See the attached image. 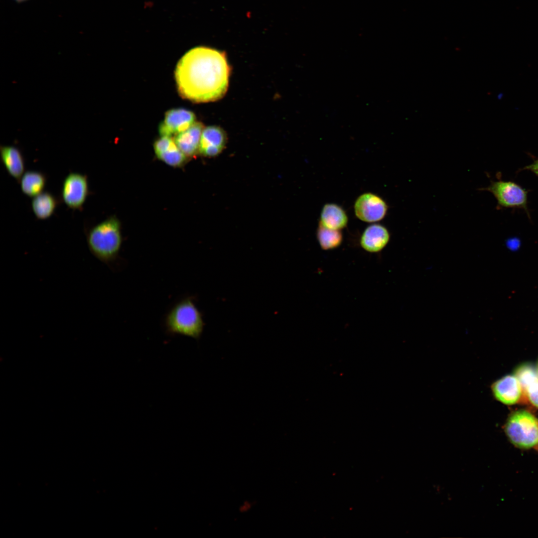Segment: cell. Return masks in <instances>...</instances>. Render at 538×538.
<instances>
[{
    "mask_svg": "<svg viewBox=\"0 0 538 538\" xmlns=\"http://www.w3.org/2000/svg\"><path fill=\"white\" fill-rule=\"evenodd\" d=\"M230 73L225 52L198 46L189 50L179 60L175 77L181 96L202 103L223 97L228 87Z\"/></svg>",
    "mask_w": 538,
    "mask_h": 538,
    "instance_id": "6da1fadb",
    "label": "cell"
},
{
    "mask_svg": "<svg viewBox=\"0 0 538 538\" xmlns=\"http://www.w3.org/2000/svg\"><path fill=\"white\" fill-rule=\"evenodd\" d=\"M86 238L91 254L112 268L119 258L123 241L119 220L111 217L98 224L87 231Z\"/></svg>",
    "mask_w": 538,
    "mask_h": 538,
    "instance_id": "7a4b0ae2",
    "label": "cell"
},
{
    "mask_svg": "<svg viewBox=\"0 0 538 538\" xmlns=\"http://www.w3.org/2000/svg\"><path fill=\"white\" fill-rule=\"evenodd\" d=\"M166 334L200 338L204 327L202 315L192 297H186L177 302L168 312L164 319Z\"/></svg>",
    "mask_w": 538,
    "mask_h": 538,
    "instance_id": "3957f363",
    "label": "cell"
},
{
    "mask_svg": "<svg viewBox=\"0 0 538 538\" xmlns=\"http://www.w3.org/2000/svg\"><path fill=\"white\" fill-rule=\"evenodd\" d=\"M504 430L510 441L519 448L538 447V419L527 410H518L511 413Z\"/></svg>",
    "mask_w": 538,
    "mask_h": 538,
    "instance_id": "277c9868",
    "label": "cell"
},
{
    "mask_svg": "<svg viewBox=\"0 0 538 538\" xmlns=\"http://www.w3.org/2000/svg\"><path fill=\"white\" fill-rule=\"evenodd\" d=\"M480 190L491 192L497 201L498 207L523 209L530 218L528 208V191L512 181H492L487 187Z\"/></svg>",
    "mask_w": 538,
    "mask_h": 538,
    "instance_id": "5b68a950",
    "label": "cell"
},
{
    "mask_svg": "<svg viewBox=\"0 0 538 538\" xmlns=\"http://www.w3.org/2000/svg\"><path fill=\"white\" fill-rule=\"evenodd\" d=\"M89 193L87 177L78 172H71L64 179L61 191L66 205L73 209H81Z\"/></svg>",
    "mask_w": 538,
    "mask_h": 538,
    "instance_id": "8992f818",
    "label": "cell"
},
{
    "mask_svg": "<svg viewBox=\"0 0 538 538\" xmlns=\"http://www.w3.org/2000/svg\"><path fill=\"white\" fill-rule=\"evenodd\" d=\"M388 206L380 196L372 193L360 195L354 204V212L360 220L373 223L382 220L386 215Z\"/></svg>",
    "mask_w": 538,
    "mask_h": 538,
    "instance_id": "52a82bcc",
    "label": "cell"
},
{
    "mask_svg": "<svg viewBox=\"0 0 538 538\" xmlns=\"http://www.w3.org/2000/svg\"><path fill=\"white\" fill-rule=\"evenodd\" d=\"M194 114L188 110L182 108L171 109L166 112L163 121L159 127V133L161 136H171L182 132L195 122Z\"/></svg>",
    "mask_w": 538,
    "mask_h": 538,
    "instance_id": "ba28073f",
    "label": "cell"
},
{
    "mask_svg": "<svg viewBox=\"0 0 538 538\" xmlns=\"http://www.w3.org/2000/svg\"><path fill=\"white\" fill-rule=\"evenodd\" d=\"M492 390L495 398L506 404L518 403L522 398L523 393L517 377L510 375L495 382L492 386Z\"/></svg>",
    "mask_w": 538,
    "mask_h": 538,
    "instance_id": "9c48e42d",
    "label": "cell"
},
{
    "mask_svg": "<svg viewBox=\"0 0 538 538\" xmlns=\"http://www.w3.org/2000/svg\"><path fill=\"white\" fill-rule=\"evenodd\" d=\"M224 131L217 126L204 128L201 136L199 153L212 157L218 155L223 150L227 142Z\"/></svg>",
    "mask_w": 538,
    "mask_h": 538,
    "instance_id": "30bf717a",
    "label": "cell"
},
{
    "mask_svg": "<svg viewBox=\"0 0 538 538\" xmlns=\"http://www.w3.org/2000/svg\"><path fill=\"white\" fill-rule=\"evenodd\" d=\"M390 239V233L385 227L379 224H373L364 231L360 238V244L366 252L377 253L384 249Z\"/></svg>",
    "mask_w": 538,
    "mask_h": 538,
    "instance_id": "8fae6325",
    "label": "cell"
},
{
    "mask_svg": "<svg viewBox=\"0 0 538 538\" xmlns=\"http://www.w3.org/2000/svg\"><path fill=\"white\" fill-rule=\"evenodd\" d=\"M203 125L195 122L186 130L177 134L174 141L179 149L188 157H192L199 152V145Z\"/></svg>",
    "mask_w": 538,
    "mask_h": 538,
    "instance_id": "7c38bea8",
    "label": "cell"
},
{
    "mask_svg": "<svg viewBox=\"0 0 538 538\" xmlns=\"http://www.w3.org/2000/svg\"><path fill=\"white\" fill-rule=\"evenodd\" d=\"M1 160L10 175L19 181L24 173L25 163L20 150L13 145L0 147Z\"/></svg>",
    "mask_w": 538,
    "mask_h": 538,
    "instance_id": "4fadbf2b",
    "label": "cell"
},
{
    "mask_svg": "<svg viewBox=\"0 0 538 538\" xmlns=\"http://www.w3.org/2000/svg\"><path fill=\"white\" fill-rule=\"evenodd\" d=\"M516 375L522 385L524 395L538 408V373L533 367L525 365L518 368Z\"/></svg>",
    "mask_w": 538,
    "mask_h": 538,
    "instance_id": "5bb4252c",
    "label": "cell"
},
{
    "mask_svg": "<svg viewBox=\"0 0 538 538\" xmlns=\"http://www.w3.org/2000/svg\"><path fill=\"white\" fill-rule=\"evenodd\" d=\"M348 220L347 214L341 207L328 203L321 210L319 224L328 229L340 230L346 227Z\"/></svg>",
    "mask_w": 538,
    "mask_h": 538,
    "instance_id": "9a60e30c",
    "label": "cell"
},
{
    "mask_svg": "<svg viewBox=\"0 0 538 538\" xmlns=\"http://www.w3.org/2000/svg\"><path fill=\"white\" fill-rule=\"evenodd\" d=\"M57 204V199L52 194L48 192H42L33 197L31 207L36 217L44 220L53 214Z\"/></svg>",
    "mask_w": 538,
    "mask_h": 538,
    "instance_id": "2e32d148",
    "label": "cell"
},
{
    "mask_svg": "<svg viewBox=\"0 0 538 538\" xmlns=\"http://www.w3.org/2000/svg\"><path fill=\"white\" fill-rule=\"evenodd\" d=\"M46 177L36 171L25 172L19 180L22 192L29 197H34L43 191L46 184Z\"/></svg>",
    "mask_w": 538,
    "mask_h": 538,
    "instance_id": "e0dca14e",
    "label": "cell"
},
{
    "mask_svg": "<svg viewBox=\"0 0 538 538\" xmlns=\"http://www.w3.org/2000/svg\"><path fill=\"white\" fill-rule=\"evenodd\" d=\"M316 238L320 248L325 251L339 247L343 241L340 230L328 229L320 224L317 230Z\"/></svg>",
    "mask_w": 538,
    "mask_h": 538,
    "instance_id": "ac0fdd59",
    "label": "cell"
},
{
    "mask_svg": "<svg viewBox=\"0 0 538 538\" xmlns=\"http://www.w3.org/2000/svg\"><path fill=\"white\" fill-rule=\"evenodd\" d=\"M156 156L164 163L173 167L181 166L186 159V155L179 149L175 141Z\"/></svg>",
    "mask_w": 538,
    "mask_h": 538,
    "instance_id": "d6986e66",
    "label": "cell"
},
{
    "mask_svg": "<svg viewBox=\"0 0 538 538\" xmlns=\"http://www.w3.org/2000/svg\"><path fill=\"white\" fill-rule=\"evenodd\" d=\"M521 170H528L534 173L538 177V158L534 160V161L530 164H529L525 166Z\"/></svg>",
    "mask_w": 538,
    "mask_h": 538,
    "instance_id": "ffe728a7",
    "label": "cell"
},
{
    "mask_svg": "<svg viewBox=\"0 0 538 538\" xmlns=\"http://www.w3.org/2000/svg\"><path fill=\"white\" fill-rule=\"evenodd\" d=\"M250 506H251V505L250 504V503L249 502H247V503H244L243 505L241 506V508H240V511L244 512L245 511H247V510H249L250 507H251Z\"/></svg>",
    "mask_w": 538,
    "mask_h": 538,
    "instance_id": "44dd1931",
    "label": "cell"
},
{
    "mask_svg": "<svg viewBox=\"0 0 538 538\" xmlns=\"http://www.w3.org/2000/svg\"><path fill=\"white\" fill-rule=\"evenodd\" d=\"M15 0L17 2H22V1H24L26 0Z\"/></svg>",
    "mask_w": 538,
    "mask_h": 538,
    "instance_id": "7402d4cb",
    "label": "cell"
},
{
    "mask_svg": "<svg viewBox=\"0 0 538 538\" xmlns=\"http://www.w3.org/2000/svg\"><path fill=\"white\" fill-rule=\"evenodd\" d=\"M537 448H538V447Z\"/></svg>",
    "mask_w": 538,
    "mask_h": 538,
    "instance_id": "603a6c76",
    "label": "cell"
}]
</instances>
